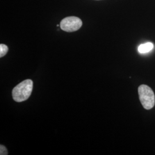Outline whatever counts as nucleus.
Masks as SVG:
<instances>
[{"label": "nucleus", "instance_id": "4", "mask_svg": "<svg viewBox=\"0 0 155 155\" xmlns=\"http://www.w3.org/2000/svg\"><path fill=\"white\" fill-rule=\"evenodd\" d=\"M153 47H154V45H153V43L150 42H148V43L140 45L138 48V51L140 54H145V53L149 52L150 51L153 50Z\"/></svg>", "mask_w": 155, "mask_h": 155}, {"label": "nucleus", "instance_id": "1", "mask_svg": "<svg viewBox=\"0 0 155 155\" xmlns=\"http://www.w3.org/2000/svg\"><path fill=\"white\" fill-rule=\"evenodd\" d=\"M33 89V81L26 79L17 84L13 89L12 97L17 102H21L28 100Z\"/></svg>", "mask_w": 155, "mask_h": 155}, {"label": "nucleus", "instance_id": "6", "mask_svg": "<svg viewBox=\"0 0 155 155\" xmlns=\"http://www.w3.org/2000/svg\"><path fill=\"white\" fill-rule=\"evenodd\" d=\"M8 154V150H6L5 147L1 145H0V155H7Z\"/></svg>", "mask_w": 155, "mask_h": 155}, {"label": "nucleus", "instance_id": "2", "mask_svg": "<svg viewBox=\"0 0 155 155\" xmlns=\"http://www.w3.org/2000/svg\"><path fill=\"white\" fill-rule=\"evenodd\" d=\"M139 99L144 109L150 110L154 107L155 96L153 91L147 85L141 84L139 87Z\"/></svg>", "mask_w": 155, "mask_h": 155}, {"label": "nucleus", "instance_id": "5", "mask_svg": "<svg viewBox=\"0 0 155 155\" xmlns=\"http://www.w3.org/2000/svg\"><path fill=\"white\" fill-rule=\"evenodd\" d=\"M8 51V47L7 45L1 44L0 45V58H2L5 55Z\"/></svg>", "mask_w": 155, "mask_h": 155}, {"label": "nucleus", "instance_id": "3", "mask_svg": "<svg viewBox=\"0 0 155 155\" xmlns=\"http://www.w3.org/2000/svg\"><path fill=\"white\" fill-rule=\"evenodd\" d=\"M82 21L77 17L70 16L63 18L60 23V27L67 32H73L81 28Z\"/></svg>", "mask_w": 155, "mask_h": 155}]
</instances>
